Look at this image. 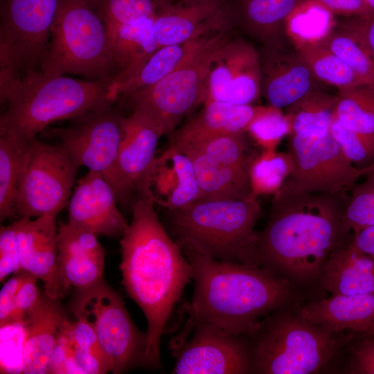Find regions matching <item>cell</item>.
Masks as SVG:
<instances>
[{"label": "cell", "instance_id": "obj_33", "mask_svg": "<svg viewBox=\"0 0 374 374\" xmlns=\"http://www.w3.org/2000/svg\"><path fill=\"white\" fill-rule=\"evenodd\" d=\"M204 32L185 43L159 47L134 78L117 88L115 92L116 100L121 96L124 98L135 91L151 87L168 75L185 58L198 37Z\"/></svg>", "mask_w": 374, "mask_h": 374}, {"label": "cell", "instance_id": "obj_40", "mask_svg": "<svg viewBox=\"0 0 374 374\" xmlns=\"http://www.w3.org/2000/svg\"><path fill=\"white\" fill-rule=\"evenodd\" d=\"M355 184L350 191L343 211V222L353 235L374 225V175Z\"/></svg>", "mask_w": 374, "mask_h": 374}, {"label": "cell", "instance_id": "obj_3", "mask_svg": "<svg viewBox=\"0 0 374 374\" xmlns=\"http://www.w3.org/2000/svg\"><path fill=\"white\" fill-rule=\"evenodd\" d=\"M181 248L193 267L194 292L186 308L188 319L175 344L184 341L197 324L251 336L260 319L290 298L287 280L260 266L220 261Z\"/></svg>", "mask_w": 374, "mask_h": 374}, {"label": "cell", "instance_id": "obj_34", "mask_svg": "<svg viewBox=\"0 0 374 374\" xmlns=\"http://www.w3.org/2000/svg\"><path fill=\"white\" fill-rule=\"evenodd\" d=\"M334 116L346 127L374 136V86L362 83L338 90Z\"/></svg>", "mask_w": 374, "mask_h": 374}, {"label": "cell", "instance_id": "obj_20", "mask_svg": "<svg viewBox=\"0 0 374 374\" xmlns=\"http://www.w3.org/2000/svg\"><path fill=\"white\" fill-rule=\"evenodd\" d=\"M117 202L114 190L104 177L89 170L69 199L68 223L97 235L121 238L128 224Z\"/></svg>", "mask_w": 374, "mask_h": 374}, {"label": "cell", "instance_id": "obj_39", "mask_svg": "<svg viewBox=\"0 0 374 374\" xmlns=\"http://www.w3.org/2000/svg\"><path fill=\"white\" fill-rule=\"evenodd\" d=\"M169 1L172 0H101L97 11L107 32L118 26L154 17L160 7Z\"/></svg>", "mask_w": 374, "mask_h": 374}, {"label": "cell", "instance_id": "obj_18", "mask_svg": "<svg viewBox=\"0 0 374 374\" xmlns=\"http://www.w3.org/2000/svg\"><path fill=\"white\" fill-rule=\"evenodd\" d=\"M258 54L261 96L268 105L285 109L319 88L317 80L291 40L277 46H262Z\"/></svg>", "mask_w": 374, "mask_h": 374}, {"label": "cell", "instance_id": "obj_1", "mask_svg": "<svg viewBox=\"0 0 374 374\" xmlns=\"http://www.w3.org/2000/svg\"><path fill=\"white\" fill-rule=\"evenodd\" d=\"M149 200L138 198L121 238L122 283L147 321L148 366H160L161 335L175 304L193 279V267L164 229Z\"/></svg>", "mask_w": 374, "mask_h": 374}, {"label": "cell", "instance_id": "obj_11", "mask_svg": "<svg viewBox=\"0 0 374 374\" xmlns=\"http://www.w3.org/2000/svg\"><path fill=\"white\" fill-rule=\"evenodd\" d=\"M78 167L60 145L29 141L12 206V217L57 215L69 204Z\"/></svg>", "mask_w": 374, "mask_h": 374}, {"label": "cell", "instance_id": "obj_15", "mask_svg": "<svg viewBox=\"0 0 374 374\" xmlns=\"http://www.w3.org/2000/svg\"><path fill=\"white\" fill-rule=\"evenodd\" d=\"M190 332V338L172 347L175 364L171 373H253L251 341L247 340L249 336L231 334L208 324H197Z\"/></svg>", "mask_w": 374, "mask_h": 374}, {"label": "cell", "instance_id": "obj_41", "mask_svg": "<svg viewBox=\"0 0 374 374\" xmlns=\"http://www.w3.org/2000/svg\"><path fill=\"white\" fill-rule=\"evenodd\" d=\"M247 133L260 150H274L282 139L290 135V126L281 109L271 105L261 106Z\"/></svg>", "mask_w": 374, "mask_h": 374}, {"label": "cell", "instance_id": "obj_37", "mask_svg": "<svg viewBox=\"0 0 374 374\" xmlns=\"http://www.w3.org/2000/svg\"><path fill=\"white\" fill-rule=\"evenodd\" d=\"M287 152L260 150L253 156L249 168L251 192L258 197L275 194L284 184L291 172Z\"/></svg>", "mask_w": 374, "mask_h": 374}, {"label": "cell", "instance_id": "obj_38", "mask_svg": "<svg viewBox=\"0 0 374 374\" xmlns=\"http://www.w3.org/2000/svg\"><path fill=\"white\" fill-rule=\"evenodd\" d=\"M75 359L84 374H104L111 371L109 360L92 328L83 321H67Z\"/></svg>", "mask_w": 374, "mask_h": 374}, {"label": "cell", "instance_id": "obj_19", "mask_svg": "<svg viewBox=\"0 0 374 374\" xmlns=\"http://www.w3.org/2000/svg\"><path fill=\"white\" fill-rule=\"evenodd\" d=\"M21 269L44 283V292L60 299L65 292L57 261L56 216L21 218L14 222Z\"/></svg>", "mask_w": 374, "mask_h": 374}, {"label": "cell", "instance_id": "obj_51", "mask_svg": "<svg viewBox=\"0 0 374 374\" xmlns=\"http://www.w3.org/2000/svg\"><path fill=\"white\" fill-rule=\"evenodd\" d=\"M351 18L374 55V14L366 17Z\"/></svg>", "mask_w": 374, "mask_h": 374}, {"label": "cell", "instance_id": "obj_26", "mask_svg": "<svg viewBox=\"0 0 374 374\" xmlns=\"http://www.w3.org/2000/svg\"><path fill=\"white\" fill-rule=\"evenodd\" d=\"M296 314L332 332L364 335L374 326V294L332 295L305 305Z\"/></svg>", "mask_w": 374, "mask_h": 374}, {"label": "cell", "instance_id": "obj_6", "mask_svg": "<svg viewBox=\"0 0 374 374\" xmlns=\"http://www.w3.org/2000/svg\"><path fill=\"white\" fill-rule=\"evenodd\" d=\"M231 17L208 28L181 63L154 85L125 97L132 109L152 118L164 134H172L180 121L206 97V83L215 55L231 35Z\"/></svg>", "mask_w": 374, "mask_h": 374}, {"label": "cell", "instance_id": "obj_55", "mask_svg": "<svg viewBox=\"0 0 374 374\" xmlns=\"http://www.w3.org/2000/svg\"><path fill=\"white\" fill-rule=\"evenodd\" d=\"M362 335H371L374 336V326L366 334Z\"/></svg>", "mask_w": 374, "mask_h": 374}, {"label": "cell", "instance_id": "obj_12", "mask_svg": "<svg viewBox=\"0 0 374 374\" xmlns=\"http://www.w3.org/2000/svg\"><path fill=\"white\" fill-rule=\"evenodd\" d=\"M291 172L281 188L303 193L348 196L364 168L355 166L330 132L289 135Z\"/></svg>", "mask_w": 374, "mask_h": 374}, {"label": "cell", "instance_id": "obj_8", "mask_svg": "<svg viewBox=\"0 0 374 374\" xmlns=\"http://www.w3.org/2000/svg\"><path fill=\"white\" fill-rule=\"evenodd\" d=\"M251 339L253 373H317L336 355L341 341L297 314L269 315Z\"/></svg>", "mask_w": 374, "mask_h": 374}, {"label": "cell", "instance_id": "obj_7", "mask_svg": "<svg viewBox=\"0 0 374 374\" xmlns=\"http://www.w3.org/2000/svg\"><path fill=\"white\" fill-rule=\"evenodd\" d=\"M39 71L48 77L73 74L89 80L114 78L106 26L96 9L75 0H59Z\"/></svg>", "mask_w": 374, "mask_h": 374}, {"label": "cell", "instance_id": "obj_42", "mask_svg": "<svg viewBox=\"0 0 374 374\" xmlns=\"http://www.w3.org/2000/svg\"><path fill=\"white\" fill-rule=\"evenodd\" d=\"M26 337L24 319L0 326V373H24Z\"/></svg>", "mask_w": 374, "mask_h": 374}, {"label": "cell", "instance_id": "obj_17", "mask_svg": "<svg viewBox=\"0 0 374 374\" xmlns=\"http://www.w3.org/2000/svg\"><path fill=\"white\" fill-rule=\"evenodd\" d=\"M136 193L138 198L168 211L188 206L201 198L190 159L171 144L154 157L140 179Z\"/></svg>", "mask_w": 374, "mask_h": 374}, {"label": "cell", "instance_id": "obj_24", "mask_svg": "<svg viewBox=\"0 0 374 374\" xmlns=\"http://www.w3.org/2000/svg\"><path fill=\"white\" fill-rule=\"evenodd\" d=\"M60 301L48 296L43 291L39 301L24 317L25 374L49 373L53 352L69 320Z\"/></svg>", "mask_w": 374, "mask_h": 374}, {"label": "cell", "instance_id": "obj_47", "mask_svg": "<svg viewBox=\"0 0 374 374\" xmlns=\"http://www.w3.org/2000/svg\"><path fill=\"white\" fill-rule=\"evenodd\" d=\"M37 280L36 276L25 272L16 298L13 321L24 319L28 311L39 301L42 292L37 286Z\"/></svg>", "mask_w": 374, "mask_h": 374}, {"label": "cell", "instance_id": "obj_43", "mask_svg": "<svg viewBox=\"0 0 374 374\" xmlns=\"http://www.w3.org/2000/svg\"><path fill=\"white\" fill-rule=\"evenodd\" d=\"M329 132L355 166L363 168L374 161V136L362 134L346 127L335 116Z\"/></svg>", "mask_w": 374, "mask_h": 374}, {"label": "cell", "instance_id": "obj_32", "mask_svg": "<svg viewBox=\"0 0 374 374\" xmlns=\"http://www.w3.org/2000/svg\"><path fill=\"white\" fill-rule=\"evenodd\" d=\"M295 47L317 81L338 90L363 83L340 57L323 44L304 43Z\"/></svg>", "mask_w": 374, "mask_h": 374}, {"label": "cell", "instance_id": "obj_48", "mask_svg": "<svg viewBox=\"0 0 374 374\" xmlns=\"http://www.w3.org/2000/svg\"><path fill=\"white\" fill-rule=\"evenodd\" d=\"M23 269L12 274L0 292V326L13 321L16 298L24 278Z\"/></svg>", "mask_w": 374, "mask_h": 374}, {"label": "cell", "instance_id": "obj_35", "mask_svg": "<svg viewBox=\"0 0 374 374\" xmlns=\"http://www.w3.org/2000/svg\"><path fill=\"white\" fill-rule=\"evenodd\" d=\"M334 15L316 0H302L287 19V36L294 46L319 42L337 23Z\"/></svg>", "mask_w": 374, "mask_h": 374}, {"label": "cell", "instance_id": "obj_13", "mask_svg": "<svg viewBox=\"0 0 374 374\" xmlns=\"http://www.w3.org/2000/svg\"><path fill=\"white\" fill-rule=\"evenodd\" d=\"M59 0H3L0 78L39 71L46 53Z\"/></svg>", "mask_w": 374, "mask_h": 374}, {"label": "cell", "instance_id": "obj_23", "mask_svg": "<svg viewBox=\"0 0 374 374\" xmlns=\"http://www.w3.org/2000/svg\"><path fill=\"white\" fill-rule=\"evenodd\" d=\"M231 7V0L167 1L153 19L159 48L186 42L229 15Z\"/></svg>", "mask_w": 374, "mask_h": 374}, {"label": "cell", "instance_id": "obj_9", "mask_svg": "<svg viewBox=\"0 0 374 374\" xmlns=\"http://www.w3.org/2000/svg\"><path fill=\"white\" fill-rule=\"evenodd\" d=\"M170 144L190 159L200 199H244L252 194L249 168L256 152L246 132L214 134L182 127Z\"/></svg>", "mask_w": 374, "mask_h": 374}, {"label": "cell", "instance_id": "obj_53", "mask_svg": "<svg viewBox=\"0 0 374 374\" xmlns=\"http://www.w3.org/2000/svg\"><path fill=\"white\" fill-rule=\"evenodd\" d=\"M371 14H374V0H364Z\"/></svg>", "mask_w": 374, "mask_h": 374}, {"label": "cell", "instance_id": "obj_29", "mask_svg": "<svg viewBox=\"0 0 374 374\" xmlns=\"http://www.w3.org/2000/svg\"><path fill=\"white\" fill-rule=\"evenodd\" d=\"M319 43L340 57L363 83L374 86V55L351 17L337 22Z\"/></svg>", "mask_w": 374, "mask_h": 374}, {"label": "cell", "instance_id": "obj_21", "mask_svg": "<svg viewBox=\"0 0 374 374\" xmlns=\"http://www.w3.org/2000/svg\"><path fill=\"white\" fill-rule=\"evenodd\" d=\"M123 138L117 159L118 202L127 204L153 159L157 145L164 134L149 116L132 109L122 122Z\"/></svg>", "mask_w": 374, "mask_h": 374}, {"label": "cell", "instance_id": "obj_14", "mask_svg": "<svg viewBox=\"0 0 374 374\" xmlns=\"http://www.w3.org/2000/svg\"><path fill=\"white\" fill-rule=\"evenodd\" d=\"M112 105L71 119L68 126L47 127L42 132L46 136L57 138L78 168L84 166L100 173L116 195L117 159L124 116Z\"/></svg>", "mask_w": 374, "mask_h": 374}, {"label": "cell", "instance_id": "obj_30", "mask_svg": "<svg viewBox=\"0 0 374 374\" xmlns=\"http://www.w3.org/2000/svg\"><path fill=\"white\" fill-rule=\"evenodd\" d=\"M260 107L253 104L236 105L206 99L202 110L181 127L204 133H247Z\"/></svg>", "mask_w": 374, "mask_h": 374}, {"label": "cell", "instance_id": "obj_5", "mask_svg": "<svg viewBox=\"0 0 374 374\" xmlns=\"http://www.w3.org/2000/svg\"><path fill=\"white\" fill-rule=\"evenodd\" d=\"M257 197L199 199L169 211L175 240L181 247L220 261L258 266L254 227L261 208Z\"/></svg>", "mask_w": 374, "mask_h": 374}, {"label": "cell", "instance_id": "obj_44", "mask_svg": "<svg viewBox=\"0 0 374 374\" xmlns=\"http://www.w3.org/2000/svg\"><path fill=\"white\" fill-rule=\"evenodd\" d=\"M14 222L0 229V281L21 270Z\"/></svg>", "mask_w": 374, "mask_h": 374}, {"label": "cell", "instance_id": "obj_46", "mask_svg": "<svg viewBox=\"0 0 374 374\" xmlns=\"http://www.w3.org/2000/svg\"><path fill=\"white\" fill-rule=\"evenodd\" d=\"M353 346L347 373L374 374V336L360 335Z\"/></svg>", "mask_w": 374, "mask_h": 374}, {"label": "cell", "instance_id": "obj_28", "mask_svg": "<svg viewBox=\"0 0 374 374\" xmlns=\"http://www.w3.org/2000/svg\"><path fill=\"white\" fill-rule=\"evenodd\" d=\"M235 21L262 46H273L290 39L287 19L302 0H231Z\"/></svg>", "mask_w": 374, "mask_h": 374}, {"label": "cell", "instance_id": "obj_36", "mask_svg": "<svg viewBox=\"0 0 374 374\" xmlns=\"http://www.w3.org/2000/svg\"><path fill=\"white\" fill-rule=\"evenodd\" d=\"M30 140L10 134L0 135V220L1 222L12 217V206Z\"/></svg>", "mask_w": 374, "mask_h": 374}, {"label": "cell", "instance_id": "obj_27", "mask_svg": "<svg viewBox=\"0 0 374 374\" xmlns=\"http://www.w3.org/2000/svg\"><path fill=\"white\" fill-rule=\"evenodd\" d=\"M319 276L332 295L374 294V261L351 241L330 254Z\"/></svg>", "mask_w": 374, "mask_h": 374}, {"label": "cell", "instance_id": "obj_50", "mask_svg": "<svg viewBox=\"0 0 374 374\" xmlns=\"http://www.w3.org/2000/svg\"><path fill=\"white\" fill-rule=\"evenodd\" d=\"M350 241L374 261V225L353 234Z\"/></svg>", "mask_w": 374, "mask_h": 374}, {"label": "cell", "instance_id": "obj_54", "mask_svg": "<svg viewBox=\"0 0 374 374\" xmlns=\"http://www.w3.org/2000/svg\"><path fill=\"white\" fill-rule=\"evenodd\" d=\"M364 170H365V176L366 175H374V161L368 166L365 167Z\"/></svg>", "mask_w": 374, "mask_h": 374}, {"label": "cell", "instance_id": "obj_16", "mask_svg": "<svg viewBox=\"0 0 374 374\" xmlns=\"http://www.w3.org/2000/svg\"><path fill=\"white\" fill-rule=\"evenodd\" d=\"M260 96L258 51L242 38L231 37L218 48L211 63L206 100L252 105Z\"/></svg>", "mask_w": 374, "mask_h": 374}, {"label": "cell", "instance_id": "obj_31", "mask_svg": "<svg viewBox=\"0 0 374 374\" xmlns=\"http://www.w3.org/2000/svg\"><path fill=\"white\" fill-rule=\"evenodd\" d=\"M337 96L314 89L285 108L290 134L302 132H329Z\"/></svg>", "mask_w": 374, "mask_h": 374}, {"label": "cell", "instance_id": "obj_4", "mask_svg": "<svg viewBox=\"0 0 374 374\" xmlns=\"http://www.w3.org/2000/svg\"><path fill=\"white\" fill-rule=\"evenodd\" d=\"M112 79L78 80L48 77L40 71L21 77L0 79V135L30 140L55 121L73 119L112 104Z\"/></svg>", "mask_w": 374, "mask_h": 374}, {"label": "cell", "instance_id": "obj_2", "mask_svg": "<svg viewBox=\"0 0 374 374\" xmlns=\"http://www.w3.org/2000/svg\"><path fill=\"white\" fill-rule=\"evenodd\" d=\"M348 196L281 188L274 195L265 227L258 233V265L298 283L319 277L330 254L349 242L342 217Z\"/></svg>", "mask_w": 374, "mask_h": 374}, {"label": "cell", "instance_id": "obj_22", "mask_svg": "<svg viewBox=\"0 0 374 374\" xmlns=\"http://www.w3.org/2000/svg\"><path fill=\"white\" fill-rule=\"evenodd\" d=\"M57 261L65 293L103 280L105 251L97 235L60 222L57 228Z\"/></svg>", "mask_w": 374, "mask_h": 374}, {"label": "cell", "instance_id": "obj_25", "mask_svg": "<svg viewBox=\"0 0 374 374\" xmlns=\"http://www.w3.org/2000/svg\"><path fill=\"white\" fill-rule=\"evenodd\" d=\"M154 17L107 31L116 66V75L109 89L112 102L116 100L117 88L134 78L159 48L153 28Z\"/></svg>", "mask_w": 374, "mask_h": 374}, {"label": "cell", "instance_id": "obj_10", "mask_svg": "<svg viewBox=\"0 0 374 374\" xmlns=\"http://www.w3.org/2000/svg\"><path fill=\"white\" fill-rule=\"evenodd\" d=\"M71 311L75 319L93 330L109 360L112 373H123L138 366H148L146 332L139 331L122 297L103 280L76 290Z\"/></svg>", "mask_w": 374, "mask_h": 374}, {"label": "cell", "instance_id": "obj_49", "mask_svg": "<svg viewBox=\"0 0 374 374\" xmlns=\"http://www.w3.org/2000/svg\"><path fill=\"white\" fill-rule=\"evenodd\" d=\"M334 15L348 18L371 15L364 0H316Z\"/></svg>", "mask_w": 374, "mask_h": 374}, {"label": "cell", "instance_id": "obj_52", "mask_svg": "<svg viewBox=\"0 0 374 374\" xmlns=\"http://www.w3.org/2000/svg\"><path fill=\"white\" fill-rule=\"evenodd\" d=\"M84 4L88 5L89 6L96 9L97 10L100 2L101 0H75Z\"/></svg>", "mask_w": 374, "mask_h": 374}, {"label": "cell", "instance_id": "obj_45", "mask_svg": "<svg viewBox=\"0 0 374 374\" xmlns=\"http://www.w3.org/2000/svg\"><path fill=\"white\" fill-rule=\"evenodd\" d=\"M65 326L53 352L50 362L49 373L84 374L75 359L72 344Z\"/></svg>", "mask_w": 374, "mask_h": 374}]
</instances>
